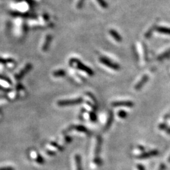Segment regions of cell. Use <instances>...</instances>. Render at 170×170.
<instances>
[{
	"label": "cell",
	"instance_id": "7",
	"mask_svg": "<svg viewBox=\"0 0 170 170\" xmlns=\"http://www.w3.org/2000/svg\"><path fill=\"white\" fill-rule=\"evenodd\" d=\"M148 76L147 75H144L142 77V78L141 79V80L136 84V85L135 86L134 88L135 90H140L142 87L144 85L147 81H148Z\"/></svg>",
	"mask_w": 170,
	"mask_h": 170
},
{
	"label": "cell",
	"instance_id": "14",
	"mask_svg": "<svg viewBox=\"0 0 170 170\" xmlns=\"http://www.w3.org/2000/svg\"><path fill=\"white\" fill-rule=\"evenodd\" d=\"M53 76L55 77H62L66 76V71L63 69H59L54 71L53 73Z\"/></svg>",
	"mask_w": 170,
	"mask_h": 170
},
{
	"label": "cell",
	"instance_id": "27",
	"mask_svg": "<svg viewBox=\"0 0 170 170\" xmlns=\"http://www.w3.org/2000/svg\"><path fill=\"white\" fill-rule=\"evenodd\" d=\"M166 165L165 164H162H162H161V165L159 166L158 170H166Z\"/></svg>",
	"mask_w": 170,
	"mask_h": 170
},
{
	"label": "cell",
	"instance_id": "28",
	"mask_svg": "<svg viewBox=\"0 0 170 170\" xmlns=\"http://www.w3.org/2000/svg\"><path fill=\"white\" fill-rule=\"evenodd\" d=\"M137 169H138V170H145L144 167V166H143L142 165H141V164L137 165Z\"/></svg>",
	"mask_w": 170,
	"mask_h": 170
},
{
	"label": "cell",
	"instance_id": "4",
	"mask_svg": "<svg viewBox=\"0 0 170 170\" xmlns=\"http://www.w3.org/2000/svg\"><path fill=\"white\" fill-rule=\"evenodd\" d=\"M31 68L32 65L30 64H27V65H26L23 68L21 69V70H20L18 72H16L14 77H12V78L15 79V80H18L19 79H20L21 77H22L26 73H28L31 69Z\"/></svg>",
	"mask_w": 170,
	"mask_h": 170
},
{
	"label": "cell",
	"instance_id": "26",
	"mask_svg": "<svg viewBox=\"0 0 170 170\" xmlns=\"http://www.w3.org/2000/svg\"><path fill=\"white\" fill-rule=\"evenodd\" d=\"M65 141H66V142L67 143H69L72 141V139H71V137L68 136V135H66L65 136Z\"/></svg>",
	"mask_w": 170,
	"mask_h": 170
},
{
	"label": "cell",
	"instance_id": "24",
	"mask_svg": "<svg viewBox=\"0 0 170 170\" xmlns=\"http://www.w3.org/2000/svg\"><path fill=\"white\" fill-rule=\"evenodd\" d=\"M94 162L97 165H101L102 164V161L100 158V157H95L94 159Z\"/></svg>",
	"mask_w": 170,
	"mask_h": 170
},
{
	"label": "cell",
	"instance_id": "21",
	"mask_svg": "<svg viewBox=\"0 0 170 170\" xmlns=\"http://www.w3.org/2000/svg\"><path fill=\"white\" fill-rule=\"evenodd\" d=\"M90 118L92 122H96L97 119V117L94 112H90Z\"/></svg>",
	"mask_w": 170,
	"mask_h": 170
},
{
	"label": "cell",
	"instance_id": "18",
	"mask_svg": "<svg viewBox=\"0 0 170 170\" xmlns=\"http://www.w3.org/2000/svg\"><path fill=\"white\" fill-rule=\"evenodd\" d=\"M96 1L102 8H107L108 7V4L105 1V0H96Z\"/></svg>",
	"mask_w": 170,
	"mask_h": 170
},
{
	"label": "cell",
	"instance_id": "15",
	"mask_svg": "<svg viewBox=\"0 0 170 170\" xmlns=\"http://www.w3.org/2000/svg\"><path fill=\"white\" fill-rule=\"evenodd\" d=\"M156 30L159 32H160V33H162V34L170 35V29H168V28L159 27L156 28Z\"/></svg>",
	"mask_w": 170,
	"mask_h": 170
},
{
	"label": "cell",
	"instance_id": "23",
	"mask_svg": "<svg viewBox=\"0 0 170 170\" xmlns=\"http://www.w3.org/2000/svg\"><path fill=\"white\" fill-rule=\"evenodd\" d=\"M84 1L85 0H79V1L77 2L76 5V7L77 9H81L83 7Z\"/></svg>",
	"mask_w": 170,
	"mask_h": 170
},
{
	"label": "cell",
	"instance_id": "16",
	"mask_svg": "<svg viewBox=\"0 0 170 170\" xmlns=\"http://www.w3.org/2000/svg\"><path fill=\"white\" fill-rule=\"evenodd\" d=\"M10 87V84L6 80L0 78V87L4 88H8Z\"/></svg>",
	"mask_w": 170,
	"mask_h": 170
},
{
	"label": "cell",
	"instance_id": "17",
	"mask_svg": "<svg viewBox=\"0 0 170 170\" xmlns=\"http://www.w3.org/2000/svg\"><path fill=\"white\" fill-rule=\"evenodd\" d=\"M169 56H170V50H168L166 51L165 53H163L161 56H159L158 59V60L159 59L161 60V59H164L165 57H168Z\"/></svg>",
	"mask_w": 170,
	"mask_h": 170
},
{
	"label": "cell",
	"instance_id": "2",
	"mask_svg": "<svg viewBox=\"0 0 170 170\" xmlns=\"http://www.w3.org/2000/svg\"><path fill=\"white\" fill-rule=\"evenodd\" d=\"M83 100L82 98H77L76 99H72L69 100H60L57 102V105L59 107H68L76 105L77 104H80L83 102Z\"/></svg>",
	"mask_w": 170,
	"mask_h": 170
},
{
	"label": "cell",
	"instance_id": "3",
	"mask_svg": "<svg viewBox=\"0 0 170 170\" xmlns=\"http://www.w3.org/2000/svg\"><path fill=\"white\" fill-rule=\"evenodd\" d=\"M100 61L104 64L105 66H106L107 67H108L109 68L112 69L113 70H119L120 69V66L119 64H117V63H115L114 62H112V61H110L109 59L105 57H101L100 58Z\"/></svg>",
	"mask_w": 170,
	"mask_h": 170
},
{
	"label": "cell",
	"instance_id": "12",
	"mask_svg": "<svg viewBox=\"0 0 170 170\" xmlns=\"http://www.w3.org/2000/svg\"><path fill=\"white\" fill-rule=\"evenodd\" d=\"M114 116L113 112H112V111H110L108 117V120H107V122L106 123L105 126V130H108L110 127V126H112V124L113 121H114Z\"/></svg>",
	"mask_w": 170,
	"mask_h": 170
},
{
	"label": "cell",
	"instance_id": "5",
	"mask_svg": "<svg viewBox=\"0 0 170 170\" xmlns=\"http://www.w3.org/2000/svg\"><path fill=\"white\" fill-rule=\"evenodd\" d=\"M159 154V151L158 150L154 149V150H152V151H150L149 152H146V153H143L142 154H141L140 155L137 156V158L138 159H147V158H151V157H154V156H156Z\"/></svg>",
	"mask_w": 170,
	"mask_h": 170
},
{
	"label": "cell",
	"instance_id": "6",
	"mask_svg": "<svg viewBox=\"0 0 170 170\" xmlns=\"http://www.w3.org/2000/svg\"><path fill=\"white\" fill-rule=\"evenodd\" d=\"M112 106L114 107H134L133 102L130 101H118L114 102L112 103Z\"/></svg>",
	"mask_w": 170,
	"mask_h": 170
},
{
	"label": "cell",
	"instance_id": "31",
	"mask_svg": "<svg viewBox=\"0 0 170 170\" xmlns=\"http://www.w3.org/2000/svg\"><path fill=\"white\" fill-rule=\"evenodd\" d=\"M47 153L51 155V156H52L53 154H56V153H55L54 152H53V151H47Z\"/></svg>",
	"mask_w": 170,
	"mask_h": 170
},
{
	"label": "cell",
	"instance_id": "32",
	"mask_svg": "<svg viewBox=\"0 0 170 170\" xmlns=\"http://www.w3.org/2000/svg\"><path fill=\"white\" fill-rule=\"evenodd\" d=\"M166 132L168 134H170V127L169 128H168L166 130Z\"/></svg>",
	"mask_w": 170,
	"mask_h": 170
},
{
	"label": "cell",
	"instance_id": "30",
	"mask_svg": "<svg viewBox=\"0 0 170 170\" xmlns=\"http://www.w3.org/2000/svg\"><path fill=\"white\" fill-rule=\"evenodd\" d=\"M138 148H139V149H141V151H144V147H143V146H139Z\"/></svg>",
	"mask_w": 170,
	"mask_h": 170
},
{
	"label": "cell",
	"instance_id": "25",
	"mask_svg": "<svg viewBox=\"0 0 170 170\" xmlns=\"http://www.w3.org/2000/svg\"><path fill=\"white\" fill-rule=\"evenodd\" d=\"M37 161L38 163H40V164H42V163L44 162V159L42 158L41 156H38V158H37Z\"/></svg>",
	"mask_w": 170,
	"mask_h": 170
},
{
	"label": "cell",
	"instance_id": "19",
	"mask_svg": "<svg viewBox=\"0 0 170 170\" xmlns=\"http://www.w3.org/2000/svg\"><path fill=\"white\" fill-rule=\"evenodd\" d=\"M118 116L121 119H125L127 116V114L126 112H125V111L120 110L118 112Z\"/></svg>",
	"mask_w": 170,
	"mask_h": 170
},
{
	"label": "cell",
	"instance_id": "8",
	"mask_svg": "<svg viewBox=\"0 0 170 170\" xmlns=\"http://www.w3.org/2000/svg\"><path fill=\"white\" fill-rule=\"evenodd\" d=\"M102 144V139L100 136L97 137V141H96V144L95 151V157H99V154L101 151V147Z\"/></svg>",
	"mask_w": 170,
	"mask_h": 170
},
{
	"label": "cell",
	"instance_id": "33",
	"mask_svg": "<svg viewBox=\"0 0 170 170\" xmlns=\"http://www.w3.org/2000/svg\"><path fill=\"white\" fill-rule=\"evenodd\" d=\"M168 162H170V156H169V158H168Z\"/></svg>",
	"mask_w": 170,
	"mask_h": 170
},
{
	"label": "cell",
	"instance_id": "1",
	"mask_svg": "<svg viewBox=\"0 0 170 170\" xmlns=\"http://www.w3.org/2000/svg\"><path fill=\"white\" fill-rule=\"evenodd\" d=\"M69 65L72 67H74L82 71H84V73H86L89 76L94 75V71L92 69L87 66L86 65H84L83 63H82L79 59H77L76 58L71 59L69 61Z\"/></svg>",
	"mask_w": 170,
	"mask_h": 170
},
{
	"label": "cell",
	"instance_id": "11",
	"mask_svg": "<svg viewBox=\"0 0 170 170\" xmlns=\"http://www.w3.org/2000/svg\"><path fill=\"white\" fill-rule=\"evenodd\" d=\"M109 33H110V35L112 36L117 42H122V37L119 35V34L117 31H115L114 29H111V30H109Z\"/></svg>",
	"mask_w": 170,
	"mask_h": 170
},
{
	"label": "cell",
	"instance_id": "13",
	"mask_svg": "<svg viewBox=\"0 0 170 170\" xmlns=\"http://www.w3.org/2000/svg\"><path fill=\"white\" fill-rule=\"evenodd\" d=\"M75 161H76L77 170H83L82 165H81V158L80 155L76 154Z\"/></svg>",
	"mask_w": 170,
	"mask_h": 170
},
{
	"label": "cell",
	"instance_id": "22",
	"mask_svg": "<svg viewBox=\"0 0 170 170\" xmlns=\"http://www.w3.org/2000/svg\"><path fill=\"white\" fill-rule=\"evenodd\" d=\"M158 128L161 130H166L168 129V126H167V124L166 123H160L159 126H158Z\"/></svg>",
	"mask_w": 170,
	"mask_h": 170
},
{
	"label": "cell",
	"instance_id": "9",
	"mask_svg": "<svg viewBox=\"0 0 170 170\" xmlns=\"http://www.w3.org/2000/svg\"><path fill=\"white\" fill-rule=\"evenodd\" d=\"M51 41H52V36L50 35H47L46 37H45V41L42 45V51L46 52L49 49Z\"/></svg>",
	"mask_w": 170,
	"mask_h": 170
},
{
	"label": "cell",
	"instance_id": "10",
	"mask_svg": "<svg viewBox=\"0 0 170 170\" xmlns=\"http://www.w3.org/2000/svg\"><path fill=\"white\" fill-rule=\"evenodd\" d=\"M74 129L76 130H77V131L78 132H84L85 134H90V131L89 130L85 127L84 126H72L71 127L69 130H68V131H70L72 129Z\"/></svg>",
	"mask_w": 170,
	"mask_h": 170
},
{
	"label": "cell",
	"instance_id": "20",
	"mask_svg": "<svg viewBox=\"0 0 170 170\" xmlns=\"http://www.w3.org/2000/svg\"><path fill=\"white\" fill-rule=\"evenodd\" d=\"M50 144H51V146H54V147H55L56 148H57L58 150H59L60 151H63L64 148H63L62 146H59V144H57L56 142H50Z\"/></svg>",
	"mask_w": 170,
	"mask_h": 170
},
{
	"label": "cell",
	"instance_id": "29",
	"mask_svg": "<svg viewBox=\"0 0 170 170\" xmlns=\"http://www.w3.org/2000/svg\"><path fill=\"white\" fill-rule=\"evenodd\" d=\"M170 117V112H169V113H168V114H166V115L164 117V119L165 120H167L168 119H169Z\"/></svg>",
	"mask_w": 170,
	"mask_h": 170
}]
</instances>
